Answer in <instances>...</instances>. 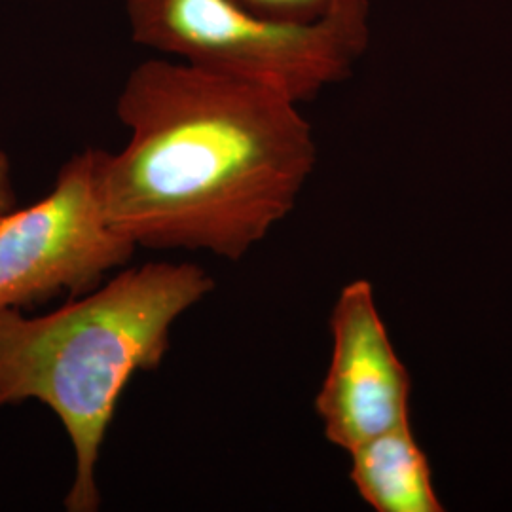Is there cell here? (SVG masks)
I'll list each match as a JSON object with an SVG mask.
<instances>
[{"mask_svg":"<svg viewBox=\"0 0 512 512\" xmlns=\"http://www.w3.org/2000/svg\"><path fill=\"white\" fill-rule=\"evenodd\" d=\"M128 145L95 148L101 215L135 247L238 262L294 209L317 145L300 103L171 57L143 61L116 101Z\"/></svg>","mask_w":512,"mask_h":512,"instance_id":"1","label":"cell"},{"mask_svg":"<svg viewBox=\"0 0 512 512\" xmlns=\"http://www.w3.org/2000/svg\"><path fill=\"white\" fill-rule=\"evenodd\" d=\"M213 289L196 264L148 262L38 317L0 310V408L38 401L61 421L74 450L67 511L101 509L97 463L124 389L162 365L175 321Z\"/></svg>","mask_w":512,"mask_h":512,"instance_id":"2","label":"cell"},{"mask_svg":"<svg viewBox=\"0 0 512 512\" xmlns=\"http://www.w3.org/2000/svg\"><path fill=\"white\" fill-rule=\"evenodd\" d=\"M126 16L135 44L296 103L346 80L370 40V2L313 23L266 18L239 0H126Z\"/></svg>","mask_w":512,"mask_h":512,"instance_id":"3","label":"cell"},{"mask_svg":"<svg viewBox=\"0 0 512 512\" xmlns=\"http://www.w3.org/2000/svg\"><path fill=\"white\" fill-rule=\"evenodd\" d=\"M135 249L101 215L95 148L74 154L50 194L0 217V310L90 293Z\"/></svg>","mask_w":512,"mask_h":512,"instance_id":"4","label":"cell"},{"mask_svg":"<svg viewBox=\"0 0 512 512\" xmlns=\"http://www.w3.org/2000/svg\"><path fill=\"white\" fill-rule=\"evenodd\" d=\"M332 357L315 397L330 444L351 452L410 421V374L365 279L342 289L330 315Z\"/></svg>","mask_w":512,"mask_h":512,"instance_id":"5","label":"cell"},{"mask_svg":"<svg viewBox=\"0 0 512 512\" xmlns=\"http://www.w3.org/2000/svg\"><path fill=\"white\" fill-rule=\"evenodd\" d=\"M351 482L378 512H440L429 459L410 421L349 452Z\"/></svg>","mask_w":512,"mask_h":512,"instance_id":"6","label":"cell"},{"mask_svg":"<svg viewBox=\"0 0 512 512\" xmlns=\"http://www.w3.org/2000/svg\"><path fill=\"white\" fill-rule=\"evenodd\" d=\"M243 6L260 16L289 21V23H313L321 21L340 8L370 0H239Z\"/></svg>","mask_w":512,"mask_h":512,"instance_id":"7","label":"cell"},{"mask_svg":"<svg viewBox=\"0 0 512 512\" xmlns=\"http://www.w3.org/2000/svg\"><path fill=\"white\" fill-rule=\"evenodd\" d=\"M18 207L16 190L12 181V164L4 150H0V217Z\"/></svg>","mask_w":512,"mask_h":512,"instance_id":"8","label":"cell"}]
</instances>
